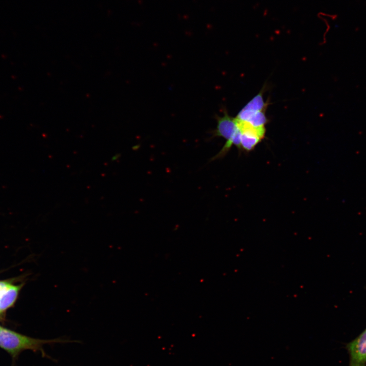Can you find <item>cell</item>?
<instances>
[{
    "label": "cell",
    "mask_w": 366,
    "mask_h": 366,
    "mask_svg": "<svg viewBox=\"0 0 366 366\" xmlns=\"http://www.w3.org/2000/svg\"><path fill=\"white\" fill-rule=\"evenodd\" d=\"M74 342L78 343V342L62 338L50 340L36 339L3 328L0 331V347L10 354L13 357L17 356L24 350H30L36 352L40 351L43 356L51 358V357L47 355L44 352L43 348L44 345Z\"/></svg>",
    "instance_id": "1"
},
{
    "label": "cell",
    "mask_w": 366,
    "mask_h": 366,
    "mask_svg": "<svg viewBox=\"0 0 366 366\" xmlns=\"http://www.w3.org/2000/svg\"><path fill=\"white\" fill-rule=\"evenodd\" d=\"M215 134L226 140L225 144L217 155V158L225 155L233 145L240 149V131L237 127L235 118L232 117L227 113L218 117Z\"/></svg>",
    "instance_id": "2"
},
{
    "label": "cell",
    "mask_w": 366,
    "mask_h": 366,
    "mask_svg": "<svg viewBox=\"0 0 366 366\" xmlns=\"http://www.w3.org/2000/svg\"><path fill=\"white\" fill-rule=\"evenodd\" d=\"M241 133L240 150L250 151L265 137V127H255L249 123H243L239 126Z\"/></svg>",
    "instance_id": "3"
},
{
    "label": "cell",
    "mask_w": 366,
    "mask_h": 366,
    "mask_svg": "<svg viewBox=\"0 0 366 366\" xmlns=\"http://www.w3.org/2000/svg\"><path fill=\"white\" fill-rule=\"evenodd\" d=\"M347 348L350 354V366H365L366 329Z\"/></svg>",
    "instance_id": "4"
},
{
    "label": "cell",
    "mask_w": 366,
    "mask_h": 366,
    "mask_svg": "<svg viewBox=\"0 0 366 366\" xmlns=\"http://www.w3.org/2000/svg\"><path fill=\"white\" fill-rule=\"evenodd\" d=\"M265 87L252 99L241 109L246 113H252L260 111H266L269 105L268 101L263 99V93Z\"/></svg>",
    "instance_id": "5"
},
{
    "label": "cell",
    "mask_w": 366,
    "mask_h": 366,
    "mask_svg": "<svg viewBox=\"0 0 366 366\" xmlns=\"http://www.w3.org/2000/svg\"><path fill=\"white\" fill-rule=\"evenodd\" d=\"M19 287L11 285L0 297V313L11 307L15 302Z\"/></svg>",
    "instance_id": "6"
},
{
    "label": "cell",
    "mask_w": 366,
    "mask_h": 366,
    "mask_svg": "<svg viewBox=\"0 0 366 366\" xmlns=\"http://www.w3.org/2000/svg\"><path fill=\"white\" fill-rule=\"evenodd\" d=\"M266 111H260L252 113L247 117L246 121L255 127H265L268 122Z\"/></svg>",
    "instance_id": "7"
},
{
    "label": "cell",
    "mask_w": 366,
    "mask_h": 366,
    "mask_svg": "<svg viewBox=\"0 0 366 366\" xmlns=\"http://www.w3.org/2000/svg\"><path fill=\"white\" fill-rule=\"evenodd\" d=\"M11 285L7 282L0 281V297Z\"/></svg>",
    "instance_id": "8"
},
{
    "label": "cell",
    "mask_w": 366,
    "mask_h": 366,
    "mask_svg": "<svg viewBox=\"0 0 366 366\" xmlns=\"http://www.w3.org/2000/svg\"><path fill=\"white\" fill-rule=\"evenodd\" d=\"M120 157V154H116L111 157V160L112 161H115L117 160Z\"/></svg>",
    "instance_id": "9"
},
{
    "label": "cell",
    "mask_w": 366,
    "mask_h": 366,
    "mask_svg": "<svg viewBox=\"0 0 366 366\" xmlns=\"http://www.w3.org/2000/svg\"><path fill=\"white\" fill-rule=\"evenodd\" d=\"M3 327L0 326V331L2 329Z\"/></svg>",
    "instance_id": "10"
}]
</instances>
